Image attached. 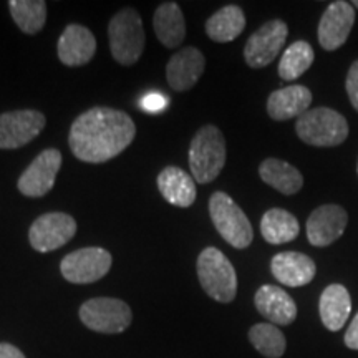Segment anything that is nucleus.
Wrapping results in <instances>:
<instances>
[{"mask_svg":"<svg viewBox=\"0 0 358 358\" xmlns=\"http://www.w3.org/2000/svg\"><path fill=\"white\" fill-rule=\"evenodd\" d=\"M353 24H355V8L352 3L337 0L325 8L319 24V42L327 52H334L347 42Z\"/></svg>","mask_w":358,"mask_h":358,"instance_id":"nucleus-13","label":"nucleus"},{"mask_svg":"<svg viewBox=\"0 0 358 358\" xmlns=\"http://www.w3.org/2000/svg\"><path fill=\"white\" fill-rule=\"evenodd\" d=\"M272 275L277 282L287 287H302V285L310 284L315 277L317 267L315 262L306 254L301 252H279L272 257L271 262Z\"/></svg>","mask_w":358,"mask_h":358,"instance_id":"nucleus-17","label":"nucleus"},{"mask_svg":"<svg viewBox=\"0 0 358 358\" xmlns=\"http://www.w3.org/2000/svg\"><path fill=\"white\" fill-rule=\"evenodd\" d=\"M209 214L219 234L236 249H245L254 239V231L243 209L226 192H214L209 199Z\"/></svg>","mask_w":358,"mask_h":358,"instance_id":"nucleus-6","label":"nucleus"},{"mask_svg":"<svg viewBox=\"0 0 358 358\" xmlns=\"http://www.w3.org/2000/svg\"><path fill=\"white\" fill-rule=\"evenodd\" d=\"M153 29L164 47H179L186 37V22L181 7L176 2L161 3L153 15Z\"/></svg>","mask_w":358,"mask_h":358,"instance_id":"nucleus-22","label":"nucleus"},{"mask_svg":"<svg viewBox=\"0 0 358 358\" xmlns=\"http://www.w3.org/2000/svg\"><path fill=\"white\" fill-rule=\"evenodd\" d=\"M136 136L131 116L122 110L96 106L85 111L70 128L69 145L85 163H106L122 155Z\"/></svg>","mask_w":358,"mask_h":358,"instance_id":"nucleus-1","label":"nucleus"},{"mask_svg":"<svg viewBox=\"0 0 358 358\" xmlns=\"http://www.w3.org/2000/svg\"><path fill=\"white\" fill-rule=\"evenodd\" d=\"M201 287L216 302L229 303L237 294V274L229 259L216 248H206L198 257Z\"/></svg>","mask_w":358,"mask_h":358,"instance_id":"nucleus-4","label":"nucleus"},{"mask_svg":"<svg viewBox=\"0 0 358 358\" xmlns=\"http://www.w3.org/2000/svg\"><path fill=\"white\" fill-rule=\"evenodd\" d=\"M226 164V140L221 129L206 124L192 138L189 146V168L196 182L206 185L221 174Z\"/></svg>","mask_w":358,"mask_h":358,"instance_id":"nucleus-2","label":"nucleus"},{"mask_svg":"<svg viewBox=\"0 0 358 358\" xmlns=\"http://www.w3.org/2000/svg\"><path fill=\"white\" fill-rule=\"evenodd\" d=\"M287 24L282 20H271L256 30L244 47L245 64L250 69H264L275 60L287 40Z\"/></svg>","mask_w":358,"mask_h":358,"instance_id":"nucleus-10","label":"nucleus"},{"mask_svg":"<svg viewBox=\"0 0 358 358\" xmlns=\"http://www.w3.org/2000/svg\"><path fill=\"white\" fill-rule=\"evenodd\" d=\"M257 312L268 324L290 325L297 319V306L294 299L277 285H262L254 297Z\"/></svg>","mask_w":358,"mask_h":358,"instance_id":"nucleus-18","label":"nucleus"},{"mask_svg":"<svg viewBox=\"0 0 358 358\" xmlns=\"http://www.w3.org/2000/svg\"><path fill=\"white\" fill-rule=\"evenodd\" d=\"M295 131L303 143L310 146H338L347 140L348 123L345 116L338 111L320 106L299 116Z\"/></svg>","mask_w":358,"mask_h":358,"instance_id":"nucleus-5","label":"nucleus"},{"mask_svg":"<svg viewBox=\"0 0 358 358\" xmlns=\"http://www.w3.org/2000/svg\"><path fill=\"white\" fill-rule=\"evenodd\" d=\"M62 153L55 148L45 150L32 161L19 178V191L27 198H42L52 191L62 168Z\"/></svg>","mask_w":358,"mask_h":358,"instance_id":"nucleus-12","label":"nucleus"},{"mask_svg":"<svg viewBox=\"0 0 358 358\" xmlns=\"http://www.w3.org/2000/svg\"><path fill=\"white\" fill-rule=\"evenodd\" d=\"M343 342H345V345L348 348H352V350H358V312L357 315L353 317L352 324L348 325L345 337H343Z\"/></svg>","mask_w":358,"mask_h":358,"instance_id":"nucleus-31","label":"nucleus"},{"mask_svg":"<svg viewBox=\"0 0 358 358\" xmlns=\"http://www.w3.org/2000/svg\"><path fill=\"white\" fill-rule=\"evenodd\" d=\"M111 55L120 65H134L145 50V30L143 20L134 8L120 10L108 25Z\"/></svg>","mask_w":358,"mask_h":358,"instance_id":"nucleus-3","label":"nucleus"},{"mask_svg":"<svg viewBox=\"0 0 358 358\" xmlns=\"http://www.w3.org/2000/svg\"><path fill=\"white\" fill-rule=\"evenodd\" d=\"M158 189L161 196L176 208H189L198 196L194 178L178 166H168L159 173Z\"/></svg>","mask_w":358,"mask_h":358,"instance_id":"nucleus-20","label":"nucleus"},{"mask_svg":"<svg viewBox=\"0 0 358 358\" xmlns=\"http://www.w3.org/2000/svg\"><path fill=\"white\" fill-rule=\"evenodd\" d=\"M111 254L103 248H83L62 259L60 272L71 284H93L110 272Z\"/></svg>","mask_w":358,"mask_h":358,"instance_id":"nucleus-8","label":"nucleus"},{"mask_svg":"<svg viewBox=\"0 0 358 358\" xmlns=\"http://www.w3.org/2000/svg\"><path fill=\"white\" fill-rule=\"evenodd\" d=\"M259 174L266 185L274 187L282 194H295L302 189L303 178L297 168L285 161L277 158H268L262 161L259 166Z\"/></svg>","mask_w":358,"mask_h":358,"instance_id":"nucleus-23","label":"nucleus"},{"mask_svg":"<svg viewBox=\"0 0 358 358\" xmlns=\"http://www.w3.org/2000/svg\"><path fill=\"white\" fill-rule=\"evenodd\" d=\"M249 340L254 348L266 358H280L287 348V340L274 324H256L250 327Z\"/></svg>","mask_w":358,"mask_h":358,"instance_id":"nucleus-28","label":"nucleus"},{"mask_svg":"<svg viewBox=\"0 0 358 358\" xmlns=\"http://www.w3.org/2000/svg\"><path fill=\"white\" fill-rule=\"evenodd\" d=\"M312 92L303 85L275 90L267 100V113L275 122H285L290 118H299L310 108Z\"/></svg>","mask_w":358,"mask_h":358,"instance_id":"nucleus-19","label":"nucleus"},{"mask_svg":"<svg viewBox=\"0 0 358 358\" xmlns=\"http://www.w3.org/2000/svg\"><path fill=\"white\" fill-rule=\"evenodd\" d=\"M0 358H25V355L12 343H0Z\"/></svg>","mask_w":358,"mask_h":358,"instance_id":"nucleus-32","label":"nucleus"},{"mask_svg":"<svg viewBox=\"0 0 358 358\" xmlns=\"http://www.w3.org/2000/svg\"><path fill=\"white\" fill-rule=\"evenodd\" d=\"M348 222L347 211L337 204L317 208L307 219V239L312 245L325 248L345 232Z\"/></svg>","mask_w":358,"mask_h":358,"instance_id":"nucleus-14","label":"nucleus"},{"mask_svg":"<svg viewBox=\"0 0 358 358\" xmlns=\"http://www.w3.org/2000/svg\"><path fill=\"white\" fill-rule=\"evenodd\" d=\"M96 52V38L87 27L70 24L58 38L57 53L66 66L87 65Z\"/></svg>","mask_w":358,"mask_h":358,"instance_id":"nucleus-16","label":"nucleus"},{"mask_svg":"<svg viewBox=\"0 0 358 358\" xmlns=\"http://www.w3.org/2000/svg\"><path fill=\"white\" fill-rule=\"evenodd\" d=\"M77 234V222L70 214L47 213L30 226V245L38 252H52L70 243Z\"/></svg>","mask_w":358,"mask_h":358,"instance_id":"nucleus-9","label":"nucleus"},{"mask_svg":"<svg viewBox=\"0 0 358 358\" xmlns=\"http://www.w3.org/2000/svg\"><path fill=\"white\" fill-rule=\"evenodd\" d=\"M319 312L327 330L338 332L343 329L352 312V299L348 290L340 284L329 285L320 295Z\"/></svg>","mask_w":358,"mask_h":358,"instance_id":"nucleus-21","label":"nucleus"},{"mask_svg":"<svg viewBox=\"0 0 358 358\" xmlns=\"http://www.w3.org/2000/svg\"><path fill=\"white\" fill-rule=\"evenodd\" d=\"M206 58L196 47H186L174 53L166 65L168 85L174 92H187L204 73Z\"/></svg>","mask_w":358,"mask_h":358,"instance_id":"nucleus-15","label":"nucleus"},{"mask_svg":"<svg viewBox=\"0 0 358 358\" xmlns=\"http://www.w3.org/2000/svg\"><path fill=\"white\" fill-rule=\"evenodd\" d=\"M47 118L37 110H17L0 115V150L29 145L43 131Z\"/></svg>","mask_w":358,"mask_h":358,"instance_id":"nucleus-11","label":"nucleus"},{"mask_svg":"<svg viewBox=\"0 0 358 358\" xmlns=\"http://www.w3.org/2000/svg\"><path fill=\"white\" fill-rule=\"evenodd\" d=\"M352 6H353V7H357V8H358V0H355V2H353V3H352Z\"/></svg>","mask_w":358,"mask_h":358,"instance_id":"nucleus-33","label":"nucleus"},{"mask_svg":"<svg viewBox=\"0 0 358 358\" xmlns=\"http://www.w3.org/2000/svg\"><path fill=\"white\" fill-rule=\"evenodd\" d=\"M8 8L17 27L29 35L38 34L47 22V3L43 0H10Z\"/></svg>","mask_w":358,"mask_h":358,"instance_id":"nucleus-26","label":"nucleus"},{"mask_svg":"<svg viewBox=\"0 0 358 358\" xmlns=\"http://www.w3.org/2000/svg\"><path fill=\"white\" fill-rule=\"evenodd\" d=\"M313 58H315V53H313L310 43L303 42V40L294 42L290 47H287V50L284 52V55L280 58V78L285 80V82H292V80L302 77L312 66Z\"/></svg>","mask_w":358,"mask_h":358,"instance_id":"nucleus-27","label":"nucleus"},{"mask_svg":"<svg viewBox=\"0 0 358 358\" xmlns=\"http://www.w3.org/2000/svg\"><path fill=\"white\" fill-rule=\"evenodd\" d=\"M345 87L352 106L358 111V60L353 62L350 70H348Z\"/></svg>","mask_w":358,"mask_h":358,"instance_id":"nucleus-30","label":"nucleus"},{"mask_svg":"<svg viewBox=\"0 0 358 358\" xmlns=\"http://www.w3.org/2000/svg\"><path fill=\"white\" fill-rule=\"evenodd\" d=\"M245 29V15L243 8L237 6H226L217 10L206 22L208 37L219 43L232 42Z\"/></svg>","mask_w":358,"mask_h":358,"instance_id":"nucleus-24","label":"nucleus"},{"mask_svg":"<svg viewBox=\"0 0 358 358\" xmlns=\"http://www.w3.org/2000/svg\"><path fill=\"white\" fill-rule=\"evenodd\" d=\"M168 100L169 98L164 96L163 93L151 92V93H146V95L141 98L140 106L146 111V113L156 115V113H161V111H164L168 108V105H169Z\"/></svg>","mask_w":358,"mask_h":358,"instance_id":"nucleus-29","label":"nucleus"},{"mask_svg":"<svg viewBox=\"0 0 358 358\" xmlns=\"http://www.w3.org/2000/svg\"><path fill=\"white\" fill-rule=\"evenodd\" d=\"M262 237L268 244H285L294 241L301 232V226L294 214L280 208L268 209L261 221Z\"/></svg>","mask_w":358,"mask_h":358,"instance_id":"nucleus-25","label":"nucleus"},{"mask_svg":"<svg viewBox=\"0 0 358 358\" xmlns=\"http://www.w3.org/2000/svg\"><path fill=\"white\" fill-rule=\"evenodd\" d=\"M78 313L83 325L98 334H122L133 320L128 303L111 297L90 299L80 307Z\"/></svg>","mask_w":358,"mask_h":358,"instance_id":"nucleus-7","label":"nucleus"},{"mask_svg":"<svg viewBox=\"0 0 358 358\" xmlns=\"http://www.w3.org/2000/svg\"><path fill=\"white\" fill-rule=\"evenodd\" d=\"M357 171H358V163H357Z\"/></svg>","mask_w":358,"mask_h":358,"instance_id":"nucleus-34","label":"nucleus"}]
</instances>
